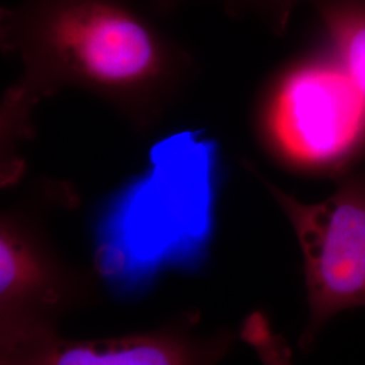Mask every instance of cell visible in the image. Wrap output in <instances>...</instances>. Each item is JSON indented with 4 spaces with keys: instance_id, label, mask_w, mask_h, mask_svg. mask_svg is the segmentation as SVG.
<instances>
[{
    "instance_id": "obj_1",
    "label": "cell",
    "mask_w": 365,
    "mask_h": 365,
    "mask_svg": "<svg viewBox=\"0 0 365 365\" xmlns=\"http://www.w3.org/2000/svg\"><path fill=\"white\" fill-rule=\"evenodd\" d=\"M217 148L191 131L153 146L144 173L123 191L103 230L110 261L158 262L197 248L209 233Z\"/></svg>"
},
{
    "instance_id": "obj_2",
    "label": "cell",
    "mask_w": 365,
    "mask_h": 365,
    "mask_svg": "<svg viewBox=\"0 0 365 365\" xmlns=\"http://www.w3.org/2000/svg\"><path fill=\"white\" fill-rule=\"evenodd\" d=\"M271 190L303 256L309 317L300 346L309 349L336 315L365 307V179H349L317 203Z\"/></svg>"
},
{
    "instance_id": "obj_3",
    "label": "cell",
    "mask_w": 365,
    "mask_h": 365,
    "mask_svg": "<svg viewBox=\"0 0 365 365\" xmlns=\"http://www.w3.org/2000/svg\"><path fill=\"white\" fill-rule=\"evenodd\" d=\"M19 25L106 84L146 78L160 57L153 29L119 0H34Z\"/></svg>"
},
{
    "instance_id": "obj_4",
    "label": "cell",
    "mask_w": 365,
    "mask_h": 365,
    "mask_svg": "<svg viewBox=\"0 0 365 365\" xmlns=\"http://www.w3.org/2000/svg\"><path fill=\"white\" fill-rule=\"evenodd\" d=\"M271 123L288 157L310 167H336L365 144V99L333 54L284 78Z\"/></svg>"
},
{
    "instance_id": "obj_5",
    "label": "cell",
    "mask_w": 365,
    "mask_h": 365,
    "mask_svg": "<svg viewBox=\"0 0 365 365\" xmlns=\"http://www.w3.org/2000/svg\"><path fill=\"white\" fill-rule=\"evenodd\" d=\"M235 341V333L202 329L191 317L113 339H66L49 327L0 334V365H218Z\"/></svg>"
},
{
    "instance_id": "obj_6",
    "label": "cell",
    "mask_w": 365,
    "mask_h": 365,
    "mask_svg": "<svg viewBox=\"0 0 365 365\" xmlns=\"http://www.w3.org/2000/svg\"><path fill=\"white\" fill-rule=\"evenodd\" d=\"M86 287L64 274L16 227L0 235V334L58 327Z\"/></svg>"
},
{
    "instance_id": "obj_7",
    "label": "cell",
    "mask_w": 365,
    "mask_h": 365,
    "mask_svg": "<svg viewBox=\"0 0 365 365\" xmlns=\"http://www.w3.org/2000/svg\"><path fill=\"white\" fill-rule=\"evenodd\" d=\"M333 54L365 99V0L318 3Z\"/></svg>"
},
{
    "instance_id": "obj_8",
    "label": "cell",
    "mask_w": 365,
    "mask_h": 365,
    "mask_svg": "<svg viewBox=\"0 0 365 365\" xmlns=\"http://www.w3.org/2000/svg\"><path fill=\"white\" fill-rule=\"evenodd\" d=\"M241 337L255 349L261 364L295 365L287 342L274 333L269 319L260 312L250 314L245 319Z\"/></svg>"
},
{
    "instance_id": "obj_9",
    "label": "cell",
    "mask_w": 365,
    "mask_h": 365,
    "mask_svg": "<svg viewBox=\"0 0 365 365\" xmlns=\"http://www.w3.org/2000/svg\"><path fill=\"white\" fill-rule=\"evenodd\" d=\"M321 1H325V0H315V3L318 4V3H321Z\"/></svg>"
}]
</instances>
